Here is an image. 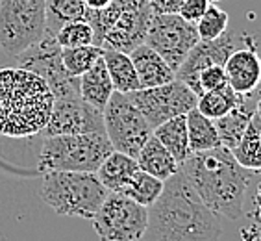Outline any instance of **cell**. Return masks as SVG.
<instances>
[{"label":"cell","instance_id":"11","mask_svg":"<svg viewBox=\"0 0 261 241\" xmlns=\"http://www.w3.org/2000/svg\"><path fill=\"white\" fill-rule=\"evenodd\" d=\"M128 95L152 130L172 117L186 115L187 111L195 108L198 101L195 91H191L184 82L176 78L163 86L137 89Z\"/></svg>","mask_w":261,"mask_h":241},{"label":"cell","instance_id":"37","mask_svg":"<svg viewBox=\"0 0 261 241\" xmlns=\"http://www.w3.org/2000/svg\"><path fill=\"white\" fill-rule=\"evenodd\" d=\"M210 2H219V0H210Z\"/></svg>","mask_w":261,"mask_h":241},{"label":"cell","instance_id":"30","mask_svg":"<svg viewBox=\"0 0 261 241\" xmlns=\"http://www.w3.org/2000/svg\"><path fill=\"white\" fill-rule=\"evenodd\" d=\"M56 41L61 49H72V46L93 45V28L86 19L70 20L61 26L54 34Z\"/></svg>","mask_w":261,"mask_h":241},{"label":"cell","instance_id":"23","mask_svg":"<svg viewBox=\"0 0 261 241\" xmlns=\"http://www.w3.org/2000/svg\"><path fill=\"white\" fill-rule=\"evenodd\" d=\"M231 154L248 171H261V117L256 111L246 126L241 141L237 143L236 149H231Z\"/></svg>","mask_w":261,"mask_h":241},{"label":"cell","instance_id":"29","mask_svg":"<svg viewBox=\"0 0 261 241\" xmlns=\"http://www.w3.org/2000/svg\"><path fill=\"white\" fill-rule=\"evenodd\" d=\"M228 20H230V17L226 11L222 10L221 6H217L215 2H210L204 15L195 22L196 34L204 41L215 39L228 30Z\"/></svg>","mask_w":261,"mask_h":241},{"label":"cell","instance_id":"8","mask_svg":"<svg viewBox=\"0 0 261 241\" xmlns=\"http://www.w3.org/2000/svg\"><path fill=\"white\" fill-rule=\"evenodd\" d=\"M104 130L113 151L136 158L141 147L152 136V128L146 123L128 93L113 91L102 110Z\"/></svg>","mask_w":261,"mask_h":241},{"label":"cell","instance_id":"34","mask_svg":"<svg viewBox=\"0 0 261 241\" xmlns=\"http://www.w3.org/2000/svg\"><path fill=\"white\" fill-rule=\"evenodd\" d=\"M241 241H261V228L254 225L252 228H245Z\"/></svg>","mask_w":261,"mask_h":241},{"label":"cell","instance_id":"28","mask_svg":"<svg viewBox=\"0 0 261 241\" xmlns=\"http://www.w3.org/2000/svg\"><path fill=\"white\" fill-rule=\"evenodd\" d=\"M102 46L96 45H84V46H72V49H61V61L65 69L72 76L80 78L87 69L95 65L96 60L102 58Z\"/></svg>","mask_w":261,"mask_h":241},{"label":"cell","instance_id":"21","mask_svg":"<svg viewBox=\"0 0 261 241\" xmlns=\"http://www.w3.org/2000/svg\"><path fill=\"white\" fill-rule=\"evenodd\" d=\"M102 60H104L108 75L111 78L113 89L119 91V93H132V91L139 89V80H137L136 67L132 63L130 54L104 49Z\"/></svg>","mask_w":261,"mask_h":241},{"label":"cell","instance_id":"9","mask_svg":"<svg viewBox=\"0 0 261 241\" xmlns=\"http://www.w3.org/2000/svg\"><path fill=\"white\" fill-rule=\"evenodd\" d=\"M91 221L100 241H139L145 236L148 208L110 191Z\"/></svg>","mask_w":261,"mask_h":241},{"label":"cell","instance_id":"13","mask_svg":"<svg viewBox=\"0 0 261 241\" xmlns=\"http://www.w3.org/2000/svg\"><path fill=\"white\" fill-rule=\"evenodd\" d=\"M250 41V35H243L237 32H224L215 39L204 41L200 39L193 46L186 60L181 61L180 67L174 70L176 80L184 82L191 91H195L196 97L200 95V86H198V75L202 69L210 65H224L228 56L233 51L245 46Z\"/></svg>","mask_w":261,"mask_h":241},{"label":"cell","instance_id":"22","mask_svg":"<svg viewBox=\"0 0 261 241\" xmlns=\"http://www.w3.org/2000/svg\"><path fill=\"white\" fill-rule=\"evenodd\" d=\"M152 134L161 141V145L165 147L167 151L174 156V160L181 163L193 154L191 147H189V139H187V123L186 115H178L172 119L161 123L156 126Z\"/></svg>","mask_w":261,"mask_h":241},{"label":"cell","instance_id":"3","mask_svg":"<svg viewBox=\"0 0 261 241\" xmlns=\"http://www.w3.org/2000/svg\"><path fill=\"white\" fill-rule=\"evenodd\" d=\"M54 95L46 82L24 67L0 69V134L28 137L43 132Z\"/></svg>","mask_w":261,"mask_h":241},{"label":"cell","instance_id":"26","mask_svg":"<svg viewBox=\"0 0 261 241\" xmlns=\"http://www.w3.org/2000/svg\"><path fill=\"white\" fill-rule=\"evenodd\" d=\"M86 11L87 6L84 0H45L46 32L56 34L65 22L84 19Z\"/></svg>","mask_w":261,"mask_h":241},{"label":"cell","instance_id":"35","mask_svg":"<svg viewBox=\"0 0 261 241\" xmlns=\"http://www.w3.org/2000/svg\"><path fill=\"white\" fill-rule=\"evenodd\" d=\"M87 6V10H102L106 6H110L111 0H84Z\"/></svg>","mask_w":261,"mask_h":241},{"label":"cell","instance_id":"17","mask_svg":"<svg viewBox=\"0 0 261 241\" xmlns=\"http://www.w3.org/2000/svg\"><path fill=\"white\" fill-rule=\"evenodd\" d=\"M136 161L141 171L156 176L163 182L167 178H171L180 169V163L174 160V156L161 145V141L154 134L146 139L145 145L141 147V151L136 156Z\"/></svg>","mask_w":261,"mask_h":241},{"label":"cell","instance_id":"7","mask_svg":"<svg viewBox=\"0 0 261 241\" xmlns=\"http://www.w3.org/2000/svg\"><path fill=\"white\" fill-rule=\"evenodd\" d=\"M45 0H0V49L11 58L45 35Z\"/></svg>","mask_w":261,"mask_h":241},{"label":"cell","instance_id":"33","mask_svg":"<svg viewBox=\"0 0 261 241\" xmlns=\"http://www.w3.org/2000/svg\"><path fill=\"white\" fill-rule=\"evenodd\" d=\"M154 13H176L184 0H148Z\"/></svg>","mask_w":261,"mask_h":241},{"label":"cell","instance_id":"14","mask_svg":"<svg viewBox=\"0 0 261 241\" xmlns=\"http://www.w3.org/2000/svg\"><path fill=\"white\" fill-rule=\"evenodd\" d=\"M87 132H106L102 111L84 101L82 95L54 99L50 119L43 128V134L60 136V134H87Z\"/></svg>","mask_w":261,"mask_h":241},{"label":"cell","instance_id":"16","mask_svg":"<svg viewBox=\"0 0 261 241\" xmlns=\"http://www.w3.org/2000/svg\"><path fill=\"white\" fill-rule=\"evenodd\" d=\"M130 58L134 67H136L139 89L163 86V84H169L176 78L171 65L146 43L136 46L130 52Z\"/></svg>","mask_w":261,"mask_h":241},{"label":"cell","instance_id":"4","mask_svg":"<svg viewBox=\"0 0 261 241\" xmlns=\"http://www.w3.org/2000/svg\"><path fill=\"white\" fill-rule=\"evenodd\" d=\"M152 15L148 0H111L102 10H87L84 19L93 28V45L130 54L145 43Z\"/></svg>","mask_w":261,"mask_h":241},{"label":"cell","instance_id":"24","mask_svg":"<svg viewBox=\"0 0 261 241\" xmlns=\"http://www.w3.org/2000/svg\"><path fill=\"white\" fill-rule=\"evenodd\" d=\"M186 123H187V139H189L191 152L210 151L213 147L221 145L213 119L202 115L200 111L196 110V106L186 113Z\"/></svg>","mask_w":261,"mask_h":241},{"label":"cell","instance_id":"27","mask_svg":"<svg viewBox=\"0 0 261 241\" xmlns=\"http://www.w3.org/2000/svg\"><path fill=\"white\" fill-rule=\"evenodd\" d=\"M161 189H163V180L137 169L121 193L126 197H130L132 201H136L148 208L160 197Z\"/></svg>","mask_w":261,"mask_h":241},{"label":"cell","instance_id":"5","mask_svg":"<svg viewBox=\"0 0 261 241\" xmlns=\"http://www.w3.org/2000/svg\"><path fill=\"white\" fill-rule=\"evenodd\" d=\"M110 191L96 173L46 171L43 173L39 197L58 215L93 219Z\"/></svg>","mask_w":261,"mask_h":241},{"label":"cell","instance_id":"20","mask_svg":"<svg viewBox=\"0 0 261 241\" xmlns=\"http://www.w3.org/2000/svg\"><path fill=\"white\" fill-rule=\"evenodd\" d=\"M248 97L250 95H246L245 101L237 106V108L228 111L226 115L219 117V119H213L221 145L230 149V151L236 149L237 143L241 141L246 126H248L252 115H254V111H256V106H254V108H248Z\"/></svg>","mask_w":261,"mask_h":241},{"label":"cell","instance_id":"2","mask_svg":"<svg viewBox=\"0 0 261 241\" xmlns=\"http://www.w3.org/2000/svg\"><path fill=\"white\" fill-rule=\"evenodd\" d=\"M180 169L191 182L204 204L219 217L239 219L248 184L254 173L245 169L226 147L193 152L180 163Z\"/></svg>","mask_w":261,"mask_h":241},{"label":"cell","instance_id":"32","mask_svg":"<svg viewBox=\"0 0 261 241\" xmlns=\"http://www.w3.org/2000/svg\"><path fill=\"white\" fill-rule=\"evenodd\" d=\"M207 6H210V0H184L176 13L184 20L195 25L196 20L204 15V11L207 10Z\"/></svg>","mask_w":261,"mask_h":241},{"label":"cell","instance_id":"25","mask_svg":"<svg viewBox=\"0 0 261 241\" xmlns=\"http://www.w3.org/2000/svg\"><path fill=\"white\" fill-rule=\"evenodd\" d=\"M245 99H246V95H239V93H236V91L226 84V86L221 87V89L200 93V95H198V101H196V110L200 111L202 115L210 117V119H219V117L226 115L230 110L237 108Z\"/></svg>","mask_w":261,"mask_h":241},{"label":"cell","instance_id":"12","mask_svg":"<svg viewBox=\"0 0 261 241\" xmlns=\"http://www.w3.org/2000/svg\"><path fill=\"white\" fill-rule=\"evenodd\" d=\"M198 41L195 25L184 20L178 13H154L145 37L146 45L152 46L172 70L180 67Z\"/></svg>","mask_w":261,"mask_h":241},{"label":"cell","instance_id":"31","mask_svg":"<svg viewBox=\"0 0 261 241\" xmlns=\"http://www.w3.org/2000/svg\"><path fill=\"white\" fill-rule=\"evenodd\" d=\"M228 84L226 80V70L224 65H210L206 69L200 70L198 75V86L200 91H213V89H221Z\"/></svg>","mask_w":261,"mask_h":241},{"label":"cell","instance_id":"6","mask_svg":"<svg viewBox=\"0 0 261 241\" xmlns=\"http://www.w3.org/2000/svg\"><path fill=\"white\" fill-rule=\"evenodd\" d=\"M113 152L106 132L45 136L39 156V171L96 173Z\"/></svg>","mask_w":261,"mask_h":241},{"label":"cell","instance_id":"15","mask_svg":"<svg viewBox=\"0 0 261 241\" xmlns=\"http://www.w3.org/2000/svg\"><path fill=\"white\" fill-rule=\"evenodd\" d=\"M226 80L231 89L239 95H252L261 84V58L252 39L245 46L233 51L224 61Z\"/></svg>","mask_w":261,"mask_h":241},{"label":"cell","instance_id":"1","mask_svg":"<svg viewBox=\"0 0 261 241\" xmlns=\"http://www.w3.org/2000/svg\"><path fill=\"white\" fill-rule=\"evenodd\" d=\"M221 217L204 204L181 169L163 182L148 206L145 241H219Z\"/></svg>","mask_w":261,"mask_h":241},{"label":"cell","instance_id":"18","mask_svg":"<svg viewBox=\"0 0 261 241\" xmlns=\"http://www.w3.org/2000/svg\"><path fill=\"white\" fill-rule=\"evenodd\" d=\"M137 169L139 165H137L136 158L113 151L96 169V176L108 191L121 193Z\"/></svg>","mask_w":261,"mask_h":241},{"label":"cell","instance_id":"19","mask_svg":"<svg viewBox=\"0 0 261 241\" xmlns=\"http://www.w3.org/2000/svg\"><path fill=\"white\" fill-rule=\"evenodd\" d=\"M113 84L108 75L106 63L102 58L96 60V63L91 69H87L80 76V95L86 102L95 106L96 110H104L111 93H113Z\"/></svg>","mask_w":261,"mask_h":241},{"label":"cell","instance_id":"10","mask_svg":"<svg viewBox=\"0 0 261 241\" xmlns=\"http://www.w3.org/2000/svg\"><path fill=\"white\" fill-rule=\"evenodd\" d=\"M15 60L19 67H24L41 76L50 87L54 99L80 95V78L72 76L65 69L61 61V46L50 32H45V35L35 45L20 52Z\"/></svg>","mask_w":261,"mask_h":241},{"label":"cell","instance_id":"36","mask_svg":"<svg viewBox=\"0 0 261 241\" xmlns=\"http://www.w3.org/2000/svg\"><path fill=\"white\" fill-rule=\"evenodd\" d=\"M256 113L261 117V95H259V99H257V102H256Z\"/></svg>","mask_w":261,"mask_h":241}]
</instances>
